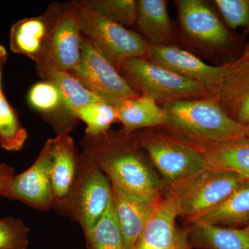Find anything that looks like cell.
<instances>
[{"mask_svg": "<svg viewBox=\"0 0 249 249\" xmlns=\"http://www.w3.org/2000/svg\"><path fill=\"white\" fill-rule=\"evenodd\" d=\"M107 132L87 137L82 156L102 170L111 185L139 197L161 200V186L134 145L111 142Z\"/></svg>", "mask_w": 249, "mask_h": 249, "instance_id": "obj_1", "label": "cell"}, {"mask_svg": "<svg viewBox=\"0 0 249 249\" xmlns=\"http://www.w3.org/2000/svg\"><path fill=\"white\" fill-rule=\"evenodd\" d=\"M165 127L179 138L196 143H220L249 138V127L227 115L217 97L180 100L163 105Z\"/></svg>", "mask_w": 249, "mask_h": 249, "instance_id": "obj_2", "label": "cell"}, {"mask_svg": "<svg viewBox=\"0 0 249 249\" xmlns=\"http://www.w3.org/2000/svg\"><path fill=\"white\" fill-rule=\"evenodd\" d=\"M116 69L134 91L162 106L180 100L217 97V89L179 76L145 58L125 59Z\"/></svg>", "mask_w": 249, "mask_h": 249, "instance_id": "obj_3", "label": "cell"}, {"mask_svg": "<svg viewBox=\"0 0 249 249\" xmlns=\"http://www.w3.org/2000/svg\"><path fill=\"white\" fill-rule=\"evenodd\" d=\"M247 179L233 172L208 168L172 183L167 197L178 215L189 219L220 204Z\"/></svg>", "mask_w": 249, "mask_h": 249, "instance_id": "obj_4", "label": "cell"}, {"mask_svg": "<svg viewBox=\"0 0 249 249\" xmlns=\"http://www.w3.org/2000/svg\"><path fill=\"white\" fill-rule=\"evenodd\" d=\"M80 32L111 65L125 59L146 58L148 43L135 31L118 24L95 11L83 1H74Z\"/></svg>", "mask_w": 249, "mask_h": 249, "instance_id": "obj_5", "label": "cell"}, {"mask_svg": "<svg viewBox=\"0 0 249 249\" xmlns=\"http://www.w3.org/2000/svg\"><path fill=\"white\" fill-rule=\"evenodd\" d=\"M111 185L104 173L80 155L78 177L64 212L71 214L83 232L94 227L103 217L111 199Z\"/></svg>", "mask_w": 249, "mask_h": 249, "instance_id": "obj_6", "label": "cell"}, {"mask_svg": "<svg viewBox=\"0 0 249 249\" xmlns=\"http://www.w3.org/2000/svg\"><path fill=\"white\" fill-rule=\"evenodd\" d=\"M80 49L79 63L70 72L87 89L112 107L127 98L141 96L129 86L116 67L83 35Z\"/></svg>", "mask_w": 249, "mask_h": 249, "instance_id": "obj_7", "label": "cell"}, {"mask_svg": "<svg viewBox=\"0 0 249 249\" xmlns=\"http://www.w3.org/2000/svg\"><path fill=\"white\" fill-rule=\"evenodd\" d=\"M156 168L171 183L178 182L208 168L199 149L180 138L147 136L138 142Z\"/></svg>", "mask_w": 249, "mask_h": 249, "instance_id": "obj_8", "label": "cell"}, {"mask_svg": "<svg viewBox=\"0 0 249 249\" xmlns=\"http://www.w3.org/2000/svg\"><path fill=\"white\" fill-rule=\"evenodd\" d=\"M81 35L74 1L58 3L47 53L37 70L70 71L76 68L81 56Z\"/></svg>", "mask_w": 249, "mask_h": 249, "instance_id": "obj_9", "label": "cell"}, {"mask_svg": "<svg viewBox=\"0 0 249 249\" xmlns=\"http://www.w3.org/2000/svg\"><path fill=\"white\" fill-rule=\"evenodd\" d=\"M175 3L180 27L189 40L203 47L219 50L231 45V33L207 1L176 0Z\"/></svg>", "mask_w": 249, "mask_h": 249, "instance_id": "obj_10", "label": "cell"}, {"mask_svg": "<svg viewBox=\"0 0 249 249\" xmlns=\"http://www.w3.org/2000/svg\"><path fill=\"white\" fill-rule=\"evenodd\" d=\"M52 139L42 147L32 165L13 178L11 199L21 201L39 211L54 209L52 182Z\"/></svg>", "mask_w": 249, "mask_h": 249, "instance_id": "obj_11", "label": "cell"}, {"mask_svg": "<svg viewBox=\"0 0 249 249\" xmlns=\"http://www.w3.org/2000/svg\"><path fill=\"white\" fill-rule=\"evenodd\" d=\"M147 60L188 79L219 89L225 64L214 66L202 61L194 54L174 45L149 46Z\"/></svg>", "mask_w": 249, "mask_h": 249, "instance_id": "obj_12", "label": "cell"}, {"mask_svg": "<svg viewBox=\"0 0 249 249\" xmlns=\"http://www.w3.org/2000/svg\"><path fill=\"white\" fill-rule=\"evenodd\" d=\"M58 3L49 6L45 14L18 21L10 31V47L15 53L22 54L38 65L48 48Z\"/></svg>", "mask_w": 249, "mask_h": 249, "instance_id": "obj_13", "label": "cell"}, {"mask_svg": "<svg viewBox=\"0 0 249 249\" xmlns=\"http://www.w3.org/2000/svg\"><path fill=\"white\" fill-rule=\"evenodd\" d=\"M217 100L231 119L249 127V59L241 56L225 64Z\"/></svg>", "mask_w": 249, "mask_h": 249, "instance_id": "obj_14", "label": "cell"}, {"mask_svg": "<svg viewBox=\"0 0 249 249\" xmlns=\"http://www.w3.org/2000/svg\"><path fill=\"white\" fill-rule=\"evenodd\" d=\"M52 182L55 207L63 211L71 197L79 166V157L68 132L52 139Z\"/></svg>", "mask_w": 249, "mask_h": 249, "instance_id": "obj_15", "label": "cell"}, {"mask_svg": "<svg viewBox=\"0 0 249 249\" xmlns=\"http://www.w3.org/2000/svg\"><path fill=\"white\" fill-rule=\"evenodd\" d=\"M178 211L169 198L162 199L132 249H190L188 234L178 231Z\"/></svg>", "mask_w": 249, "mask_h": 249, "instance_id": "obj_16", "label": "cell"}, {"mask_svg": "<svg viewBox=\"0 0 249 249\" xmlns=\"http://www.w3.org/2000/svg\"><path fill=\"white\" fill-rule=\"evenodd\" d=\"M111 198L124 237V249H132L162 199H143L114 185H111Z\"/></svg>", "mask_w": 249, "mask_h": 249, "instance_id": "obj_17", "label": "cell"}, {"mask_svg": "<svg viewBox=\"0 0 249 249\" xmlns=\"http://www.w3.org/2000/svg\"><path fill=\"white\" fill-rule=\"evenodd\" d=\"M165 0H139L135 26L149 45H173L174 28Z\"/></svg>", "mask_w": 249, "mask_h": 249, "instance_id": "obj_18", "label": "cell"}, {"mask_svg": "<svg viewBox=\"0 0 249 249\" xmlns=\"http://www.w3.org/2000/svg\"><path fill=\"white\" fill-rule=\"evenodd\" d=\"M118 121L123 124V133L129 135L137 129L165 126L164 109L155 100L146 96L127 98L113 107Z\"/></svg>", "mask_w": 249, "mask_h": 249, "instance_id": "obj_19", "label": "cell"}, {"mask_svg": "<svg viewBox=\"0 0 249 249\" xmlns=\"http://www.w3.org/2000/svg\"><path fill=\"white\" fill-rule=\"evenodd\" d=\"M191 143L202 152L208 168L233 172L249 178V138L220 143Z\"/></svg>", "mask_w": 249, "mask_h": 249, "instance_id": "obj_20", "label": "cell"}, {"mask_svg": "<svg viewBox=\"0 0 249 249\" xmlns=\"http://www.w3.org/2000/svg\"><path fill=\"white\" fill-rule=\"evenodd\" d=\"M190 247L201 249H249V225L241 229L193 224L188 234Z\"/></svg>", "mask_w": 249, "mask_h": 249, "instance_id": "obj_21", "label": "cell"}, {"mask_svg": "<svg viewBox=\"0 0 249 249\" xmlns=\"http://www.w3.org/2000/svg\"><path fill=\"white\" fill-rule=\"evenodd\" d=\"M193 224L249 225V178L220 204L188 219Z\"/></svg>", "mask_w": 249, "mask_h": 249, "instance_id": "obj_22", "label": "cell"}, {"mask_svg": "<svg viewBox=\"0 0 249 249\" xmlns=\"http://www.w3.org/2000/svg\"><path fill=\"white\" fill-rule=\"evenodd\" d=\"M43 80L53 83L60 91L67 116L73 119V114L91 103L102 101L82 84L70 71L44 69L37 70Z\"/></svg>", "mask_w": 249, "mask_h": 249, "instance_id": "obj_23", "label": "cell"}, {"mask_svg": "<svg viewBox=\"0 0 249 249\" xmlns=\"http://www.w3.org/2000/svg\"><path fill=\"white\" fill-rule=\"evenodd\" d=\"M84 233L88 249H124V237L112 198L97 224Z\"/></svg>", "mask_w": 249, "mask_h": 249, "instance_id": "obj_24", "label": "cell"}, {"mask_svg": "<svg viewBox=\"0 0 249 249\" xmlns=\"http://www.w3.org/2000/svg\"><path fill=\"white\" fill-rule=\"evenodd\" d=\"M27 129L21 124L16 109L0 94V147L6 151L22 150L27 142Z\"/></svg>", "mask_w": 249, "mask_h": 249, "instance_id": "obj_25", "label": "cell"}, {"mask_svg": "<svg viewBox=\"0 0 249 249\" xmlns=\"http://www.w3.org/2000/svg\"><path fill=\"white\" fill-rule=\"evenodd\" d=\"M86 124V137H96L107 132L111 124L118 121L115 109L103 101L91 103L73 114Z\"/></svg>", "mask_w": 249, "mask_h": 249, "instance_id": "obj_26", "label": "cell"}, {"mask_svg": "<svg viewBox=\"0 0 249 249\" xmlns=\"http://www.w3.org/2000/svg\"><path fill=\"white\" fill-rule=\"evenodd\" d=\"M27 101L33 109L45 115L62 112L67 116L60 91L49 80H44L33 85L28 92Z\"/></svg>", "mask_w": 249, "mask_h": 249, "instance_id": "obj_27", "label": "cell"}, {"mask_svg": "<svg viewBox=\"0 0 249 249\" xmlns=\"http://www.w3.org/2000/svg\"><path fill=\"white\" fill-rule=\"evenodd\" d=\"M85 4L124 27L135 24L138 11L136 0H85Z\"/></svg>", "mask_w": 249, "mask_h": 249, "instance_id": "obj_28", "label": "cell"}, {"mask_svg": "<svg viewBox=\"0 0 249 249\" xmlns=\"http://www.w3.org/2000/svg\"><path fill=\"white\" fill-rule=\"evenodd\" d=\"M30 229L19 218H0V249H27Z\"/></svg>", "mask_w": 249, "mask_h": 249, "instance_id": "obj_29", "label": "cell"}, {"mask_svg": "<svg viewBox=\"0 0 249 249\" xmlns=\"http://www.w3.org/2000/svg\"><path fill=\"white\" fill-rule=\"evenodd\" d=\"M213 3L229 29L243 28L249 33V0H214Z\"/></svg>", "mask_w": 249, "mask_h": 249, "instance_id": "obj_30", "label": "cell"}, {"mask_svg": "<svg viewBox=\"0 0 249 249\" xmlns=\"http://www.w3.org/2000/svg\"><path fill=\"white\" fill-rule=\"evenodd\" d=\"M15 176L14 168L6 163H0V196L11 199V186Z\"/></svg>", "mask_w": 249, "mask_h": 249, "instance_id": "obj_31", "label": "cell"}, {"mask_svg": "<svg viewBox=\"0 0 249 249\" xmlns=\"http://www.w3.org/2000/svg\"><path fill=\"white\" fill-rule=\"evenodd\" d=\"M7 60V51L6 48L0 44V94L3 93L1 89V71H2L3 66Z\"/></svg>", "mask_w": 249, "mask_h": 249, "instance_id": "obj_32", "label": "cell"}, {"mask_svg": "<svg viewBox=\"0 0 249 249\" xmlns=\"http://www.w3.org/2000/svg\"><path fill=\"white\" fill-rule=\"evenodd\" d=\"M242 57L243 58L249 59V40L248 43L246 45L245 52H244L243 54H242Z\"/></svg>", "mask_w": 249, "mask_h": 249, "instance_id": "obj_33", "label": "cell"}, {"mask_svg": "<svg viewBox=\"0 0 249 249\" xmlns=\"http://www.w3.org/2000/svg\"></svg>", "mask_w": 249, "mask_h": 249, "instance_id": "obj_34", "label": "cell"}]
</instances>
